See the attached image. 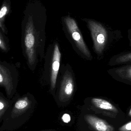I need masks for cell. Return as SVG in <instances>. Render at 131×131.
Segmentation results:
<instances>
[{
	"mask_svg": "<svg viewBox=\"0 0 131 131\" xmlns=\"http://www.w3.org/2000/svg\"><path fill=\"white\" fill-rule=\"evenodd\" d=\"M47 9L40 0H30L21 23V47L28 67L34 71L39 59H44L46 43Z\"/></svg>",
	"mask_w": 131,
	"mask_h": 131,
	"instance_id": "cell-1",
	"label": "cell"
},
{
	"mask_svg": "<svg viewBox=\"0 0 131 131\" xmlns=\"http://www.w3.org/2000/svg\"><path fill=\"white\" fill-rule=\"evenodd\" d=\"M90 31L93 42V49L101 60L114 45L122 38L121 33L114 30L98 21L90 18H82Z\"/></svg>",
	"mask_w": 131,
	"mask_h": 131,
	"instance_id": "cell-2",
	"label": "cell"
},
{
	"mask_svg": "<svg viewBox=\"0 0 131 131\" xmlns=\"http://www.w3.org/2000/svg\"><path fill=\"white\" fill-rule=\"evenodd\" d=\"M62 58V53L59 43L57 41H54L48 46L45 54L43 72V79L54 97L57 89Z\"/></svg>",
	"mask_w": 131,
	"mask_h": 131,
	"instance_id": "cell-3",
	"label": "cell"
},
{
	"mask_svg": "<svg viewBox=\"0 0 131 131\" xmlns=\"http://www.w3.org/2000/svg\"><path fill=\"white\" fill-rule=\"evenodd\" d=\"M62 29L76 53L82 59L91 61L93 57L85 41L76 20L70 15L61 18Z\"/></svg>",
	"mask_w": 131,
	"mask_h": 131,
	"instance_id": "cell-4",
	"label": "cell"
},
{
	"mask_svg": "<svg viewBox=\"0 0 131 131\" xmlns=\"http://www.w3.org/2000/svg\"><path fill=\"white\" fill-rule=\"evenodd\" d=\"M76 89L75 74L71 66L68 63L62 64L57 82L55 99L62 104L68 103L74 97Z\"/></svg>",
	"mask_w": 131,
	"mask_h": 131,
	"instance_id": "cell-5",
	"label": "cell"
},
{
	"mask_svg": "<svg viewBox=\"0 0 131 131\" xmlns=\"http://www.w3.org/2000/svg\"><path fill=\"white\" fill-rule=\"evenodd\" d=\"M18 72L15 66L5 61H0V86L4 89L8 98H12L16 92Z\"/></svg>",
	"mask_w": 131,
	"mask_h": 131,
	"instance_id": "cell-6",
	"label": "cell"
},
{
	"mask_svg": "<svg viewBox=\"0 0 131 131\" xmlns=\"http://www.w3.org/2000/svg\"><path fill=\"white\" fill-rule=\"evenodd\" d=\"M107 72L115 81L131 85V64L109 69Z\"/></svg>",
	"mask_w": 131,
	"mask_h": 131,
	"instance_id": "cell-7",
	"label": "cell"
},
{
	"mask_svg": "<svg viewBox=\"0 0 131 131\" xmlns=\"http://www.w3.org/2000/svg\"><path fill=\"white\" fill-rule=\"evenodd\" d=\"M85 100L86 103L93 108L115 113L118 112V109L115 105L110 101L103 98L91 97L87 98Z\"/></svg>",
	"mask_w": 131,
	"mask_h": 131,
	"instance_id": "cell-8",
	"label": "cell"
},
{
	"mask_svg": "<svg viewBox=\"0 0 131 131\" xmlns=\"http://www.w3.org/2000/svg\"><path fill=\"white\" fill-rule=\"evenodd\" d=\"M34 97L29 93L21 97L18 96L13 107L14 112H21L29 108L33 104Z\"/></svg>",
	"mask_w": 131,
	"mask_h": 131,
	"instance_id": "cell-9",
	"label": "cell"
},
{
	"mask_svg": "<svg viewBox=\"0 0 131 131\" xmlns=\"http://www.w3.org/2000/svg\"><path fill=\"white\" fill-rule=\"evenodd\" d=\"M85 119L88 123L96 131H114V128L104 120L98 117L87 115Z\"/></svg>",
	"mask_w": 131,
	"mask_h": 131,
	"instance_id": "cell-10",
	"label": "cell"
},
{
	"mask_svg": "<svg viewBox=\"0 0 131 131\" xmlns=\"http://www.w3.org/2000/svg\"><path fill=\"white\" fill-rule=\"evenodd\" d=\"M131 64V51L122 52L112 56L108 62L110 66Z\"/></svg>",
	"mask_w": 131,
	"mask_h": 131,
	"instance_id": "cell-11",
	"label": "cell"
},
{
	"mask_svg": "<svg viewBox=\"0 0 131 131\" xmlns=\"http://www.w3.org/2000/svg\"><path fill=\"white\" fill-rule=\"evenodd\" d=\"M11 9V0H4L0 10V29L6 35L7 34L8 30L5 22L6 17L10 13Z\"/></svg>",
	"mask_w": 131,
	"mask_h": 131,
	"instance_id": "cell-12",
	"label": "cell"
},
{
	"mask_svg": "<svg viewBox=\"0 0 131 131\" xmlns=\"http://www.w3.org/2000/svg\"><path fill=\"white\" fill-rule=\"evenodd\" d=\"M6 35L0 29V49L2 52L7 53L10 50L9 41Z\"/></svg>",
	"mask_w": 131,
	"mask_h": 131,
	"instance_id": "cell-13",
	"label": "cell"
},
{
	"mask_svg": "<svg viewBox=\"0 0 131 131\" xmlns=\"http://www.w3.org/2000/svg\"><path fill=\"white\" fill-rule=\"evenodd\" d=\"M11 102L5 97L2 92H0V112L1 115L8 108L10 105Z\"/></svg>",
	"mask_w": 131,
	"mask_h": 131,
	"instance_id": "cell-14",
	"label": "cell"
},
{
	"mask_svg": "<svg viewBox=\"0 0 131 131\" xmlns=\"http://www.w3.org/2000/svg\"><path fill=\"white\" fill-rule=\"evenodd\" d=\"M119 130L120 131H131V121L122 126Z\"/></svg>",
	"mask_w": 131,
	"mask_h": 131,
	"instance_id": "cell-15",
	"label": "cell"
},
{
	"mask_svg": "<svg viewBox=\"0 0 131 131\" xmlns=\"http://www.w3.org/2000/svg\"><path fill=\"white\" fill-rule=\"evenodd\" d=\"M62 120L64 123H68L70 121V117L68 114H65L62 116Z\"/></svg>",
	"mask_w": 131,
	"mask_h": 131,
	"instance_id": "cell-16",
	"label": "cell"
},
{
	"mask_svg": "<svg viewBox=\"0 0 131 131\" xmlns=\"http://www.w3.org/2000/svg\"><path fill=\"white\" fill-rule=\"evenodd\" d=\"M128 38L129 41V46L131 47V28L128 30Z\"/></svg>",
	"mask_w": 131,
	"mask_h": 131,
	"instance_id": "cell-17",
	"label": "cell"
},
{
	"mask_svg": "<svg viewBox=\"0 0 131 131\" xmlns=\"http://www.w3.org/2000/svg\"><path fill=\"white\" fill-rule=\"evenodd\" d=\"M128 115H129V116H130V117H131V108H130L129 112H128Z\"/></svg>",
	"mask_w": 131,
	"mask_h": 131,
	"instance_id": "cell-18",
	"label": "cell"
}]
</instances>
